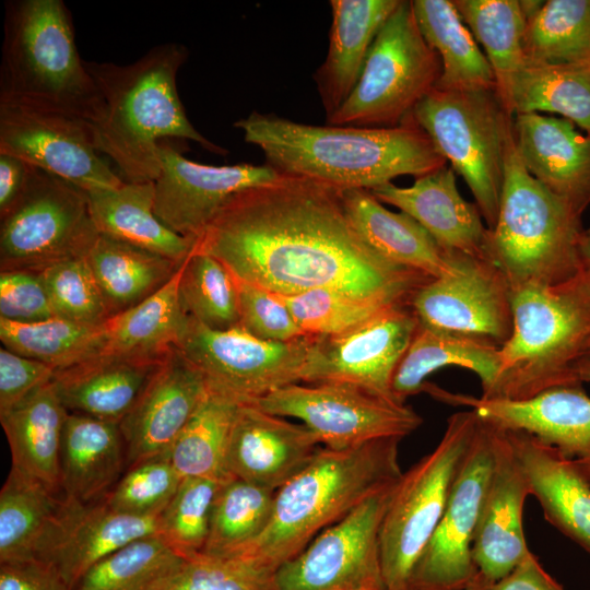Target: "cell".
<instances>
[{
    "label": "cell",
    "instance_id": "cell-14",
    "mask_svg": "<svg viewBox=\"0 0 590 590\" xmlns=\"http://www.w3.org/2000/svg\"><path fill=\"white\" fill-rule=\"evenodd\" d=\"M312 339L305 335L286 342L264 341L240 326L217 330L188 316L176 347L211 388L239 401H251L302 382Z\"/></svg>",
    "mask_w": 590,
    "mask_h": 590
},
{
    "label": "cell",
    "instance_id": "cell-28",
    "mask_svg": "<svg viewBox=\"0 0 590 590\" xmlns=\"http://www.w3.org/2000/svg\"><path fill=\"white\" fill-rule=\"evenodd\" d=\"M548 522L590 553V484L575 462L536 437L505 429Z\"/></svg>",
    "mask_w": 590,
    "mask_h": 590
},
{
    "label": "cell",
    "instance_id": "cell-38",
    "mask_svg": "<svg viewBox=\"0 0 590 590\" xmlns=\"http://www.w3.org/2000/svg\"><path fill=\"white\" fill-rule=\"evenodd\" d=\"M411 2L423 37L440 58L441 74L435 87H496V78L491 63L460 16L453 1Z\"/></svg>",
    "mask_w": 590,
    "mask_h": 590
},
{
    "label": "cell",
    "instance_id": "cell-46",
    "mask_svg": "<svg viewBox=\"0 0 590 590\" xmlns=\"http://www.w3.org/2000/svg\"><path fill=\"white\" fill-rule=\"evenodd\" d=\"M184 560L161 534L143 536L95 564L72 590H142Z\"/></svg>",
    "mask_w": 590,
    "mask_h": 590
},
{
    "label": "cell",
    "instance_id": "cell-59",
    "mask_svg": "<svg viewBox=\"0 0 590 590\" xmlns=\"http://www.w3.org/2000/svg\"><path fill=\"white\" fill-rule=\"evenodd\" d=\"M522 14L528 22L530 19H532L543 7L544 1L539 0H523L519 1Z\"/></svg>",
    "mask_w": 590,
    "mask_h": 590
},
{
    "label": "cell",
    "instance_id": "cell-47",
    "mask_svg": "<svg viewBox=\"0 0 590 590\" xmlns=\"http://www.w3.org/2000/svg\"><path fill=\"white\" fill-rule=\"evenodd\" d=\"M275 296L288 308L303 333L315 338L345 333L392 307L409 306L364 300L329 288Z\"/></svg>",
    "mask_w": 590,
    "mask_h": 590
},
{
    "label": "cell",
    "instance_id": "cell-2",
    "mask_svg": "<svg viewBox=\"0 0 590 590\" xmlns=\"http://www.w3.org/2000/svg\"><path fill=\"white\" fill-rule=\"evenodd\" d=\"M234 127L280 174L340 191L371 190L398 176L417 178L447 165L411 116L394 127L314 126L252 111Z\"/></svg>",
    "mask_w": 590,
    "mask_h": 590
},
{
    "label": "cell",
    "instance_id": "cell-23",
    "mask_svg": "<svg viewBox=\"0 0 590 590\" xmlns=\"http://www.w3.org/2000/svg\"><path fill=\"white\" fill-rule=\"evenodd\" d=\"M316 435L241 401L229 435L226 469L233 479L276 492L315 457Z\"/></svg>",
    "mask_w": 590,
    "mask_h": 590
},
{
    "label": "cell",
    "instance_id": "cell-41",
    "mask_svg": "<svg viewBox=\"0 0 590 590\" xmlns=\"http://www.w3.org/2000/svg\"><path fill=\"white\" fill-rule=\"evenodd\" d=\"M526 63L590 66V0H547L527 22Z\"/></svg>",
    "mask_w": 590,
    "mask_h": 590
},
{
    "label": "cell",
    "instance_id": "cell-57",
    "mask_svg": "<svg viewBox=\"0 0 590 590\" xmlns=\"http://www.w3.org/2000/svg\"><path fill=\"white\" fill-rule=\"evenodd\" d=\"M33 166L7 153H0V217L7 214L24 192Z\"/></svg>",
    "mask_w": 590,
    "mask_h": 590
},
{
    "label": "cell",
    "instance_id": "cell-51",
    "mask_svg": "<svg viewBox=\"0 0 590 590\" xmlns=\"http://www.w3.org/2000/svg\"><path fill=\"white\" fill-rule=\"evenodd\" d=\"M142 590H271V581L234 560L198 554Z\"/></svg>",
    "mask_w": 590,
    "mask_h": 590
},
{
    "label": "cell",
    "instance_id": "cell-8",
    "mask_svg": "<svg viewBox=\"0 0 590 590\" xmlns=\"http://www.w3.org/2000/svg\"><path fill=\"white\" fill-rule=\"evenodd\" d=\"M411 117L463 177L485 224L493 229L514 118L496 87H434Z\"/></svg>",
    "mask_w": 590,
    "mask_h": 590
},
{
    "label": "cell",
    "instance_id": "cell-1",
    "mask_svg": "<svg viewBox=\"0 0 590 590\" xmlns=\"http://www.w3.org/2000/svg\"><path fill=\"white\" fill-rule=\"evenodd\" d=\"M194 249L275 295L329 288L411 306L417 290L433 280L374 251L351 224L342 191L287 175L229 198Z\"/></svg>",
    "mask_w": 590,
    "mask_h": 590
},
{
    "label": "cell",
    "instance_id": "cell-33",
    "mask_svg": "<svg viewBox=\"0 0 590 590\" xmlns=\"http://www.w3.org/2000/svg\"><path fill=\"white\" fill-rule=\"evenodd\" d=\"M92 220L99 234L184 262L194 240L170 229L155 213L154 181H123L114 188L86 192Z\"/></svg>",
    "mask_w": 590,
    "mask_h": 590
},
{
    "label": "cell",
    "instance_id": "cell-22",
    "mask_svg": "<svg viewBox=\"0 0 590 590\" xmlns=\"http://www.w3.org/2000/svg\"><path fill=\"white\" fill-rule=\"evenodd\" d=\"M494 427V464L472 543L477 574L491 585L509 575L531 552L522 521L529 482L507 432Z\"/></svg>",
    "mask_w": 590,
    "mask_h": 590
},
{
    "label": "cell",
    "instance_id": "cell-5",
    "mask_svg": "<svg viewBox=\"0 0 590 590\" xmlns=\"http://www.w3.org/2000/svg\"><path fill=\"white\" fill-rule=\"evenodd\" d=\"M0 101L98 122L105 105L85 68L72 17L61 0L5 3Z\"/></svg>",
    "mask_w": 590,
    "mask_h": 590
},
{
    "label": "cell",
    "instance_id": "cell-7",
    "mask_svg": "<svg viewBox=\"0 0 590 590\" xmlns=\"http://www.w3.org/2000/svg\"><path fill=\"white\" fill-rule=\"evenodd\" d=\"M570 203L539 182L509 141L496 224L488 257L510 288L555 285L580 272L579 240L585 232Z\"/></svg>",
    "mask_w": 590,
    "mask_h": 590
},
{
    "label": "cell",
    "instance_id": "cell-34",
    "mask_svg": "<svg viewBox=\"0 0 590 590\" xmlns=\"http://www.w3.org/2000/svg\"><path fill=\"white\" fill-rule=\"evenodd\" d=\"M68 414L51 380L0 415L12 467L59 492H63L60 460Z\"/></svg>",
    "mask_w": 590,
    "mask_h": 590
},
{
    "label": "cell",
    "instance_id": "cell-53",
    "mask_svg": "<svg viewBox=\"0 0 590 590\" xmlns=\"http://www.w3.org/2000/svg\"><path fill=\"white\" fill-rule=\"evenodd\" d=\"M56 317L39 272H0V318L13 322H37Z\"/></svg>",
    "mask_w": 590,
    "mask_h": 590
},
{
    "label": "cell",
    "instance_id": "cell-61",
    "mask_svg": "<svg viewBox=\"0 0 590 590\" xmlns=\"http://www.w3.org/2000/svg\"><path fill=\"white\" fill-rule=\"evenodd\" d=\"M493 585H491L488 581H486L484 578H482L479 574L475 577V579L472 581V583L465 588L464 590H489V588Z\"/></svg>",
    "mask_w": 590,
    "mask_h": 590
},
{
    "label": "cell",
    "instance_id": "cell-25",
    "mask_svg": "<svg viewBox=\"0 0 590 590\" xmlns=\"http://www.w3.org/2000/svg\"><path fill=\"white\" fill-rule=\"evenodd\" d=\"M512 134L527 170L582 213L590 204V134L568 119L538 113L515 115Z\"/></svg>",
    "mask_w": 590,
    "mask_h": 590
},
{
    "label": "cell",
    "instance_id": "cell-18",
    "mask_svg": "<svg viewBox=\"0 0 590 590\" xmlns=\"http://www.w3.org/2000/svg\"><path fill=\"white\" fill-rule=\"evenodd\" d=\"M457 270L414 294L411 308L423 326L491 341L499 347L512 331L511 288L491 261L456 253Z\"/></svg>",
    "mask_w": 590,
    "mask_h": 590
},
{
    "label": "cell",
    "instance_id": "cell-40",
    "mask_svg": "<svg viewBox=\"0 0 590 590\" xmlns=\"http://www.w3.org/2000/svg\"><path fill=\"white\" fill-rule=\"evenodd\" d=\"M240 402L209 386L198 410L168 450L170 462L182 479H233L226 469V453Z\"/></svg>",
    "mask_w": 590,
    "mask_h": 590
},
{
    "label": "cell",
    "instance_id": "cell-54",
    "mask_svg": "<svg viewBox=\"0 0 590 590\" xmlns=\"http://www.w3.org/2000/svg\"><path fill=\"white\" fill-rule=\"evenodd\" d=\"M55 369L42 362L0 347V415L5 414L38 388L50 382Z\"/></svg>",
    "mask_w": 590,
    "mask_h": 590
},
{
    "label": "cell",
    "instance_id": "cell-49",
    "mask_svg": "<svg viewBox=\"0 0 590 590\" xmlns=\"http://www.w3.org/2000/svg\"><path fill=\"white\" fill-rule=\"evenodd\" d=\"M39 273L56 317L88 326H102L110 318L86 257L59 261Z\"/></svg>",
    "mask_w": 590,
    "mask_h": 590
},
{
    "label": "cell",
    "instance_id": "cell-3",
    "mask_svg": "<svg viewBox=\"0 0 590 590\" xmlns=\"http://www.w3.org/2000/svg\"><path fill=\"white\" fill-rule=\"evenodd\" d=\"M187 57L185 46L166 43L125 66L84 60L105 105L102 119L92 125L95 146L118 166L125 181L156 180L163 140H191L214 154H227L186 115L176 78Z\"/></svg>",
    "mask_w": 590,
    "mask_h": 590
},
{
    "label": "cell",
    "instance_id": "cell-12",
    "mask_svg": "<svg viewBox=\"0 0 590 590\" xmlns=\"http://www.w3.org/2000/svg\"><path fill=\"white\" fill-rule=\"evenodd\" d=\"M245 402L273 415L300 420L332 450L384 438L402 439L423 423L405 403L341 382L291 384Z\"/></svg>",
    "mask_w": 590,
    "mask_h": 590
},
{
    "label": "cell",
    "instance_id": "cell-50",
    "mask_svg": "<svg viewBox=\"0 0 590 590\" xmlns=\"http://www.w3.org/2000/svg\"><path fill=\"white\" fill-rule=\"evenodd\" d=\"M181 481L167 451L128 468L104 502L113 510L123 514L161 515Z\"/></svg>",
    "mask_w": 590,
    "mask_h": 590
},
{
    "label": "cell",
    "instance_id": "cell-19",
    "mask_svg": "<svg viewBox=\"0 0 590 590\" xmlns=\"http://www.w3.org/2000/svg\"><path fill=\"white\" fill-rule=\"evenodd\" d=\"M160 163L154 181L155 213L170 229L194 241L229 198L282 176L268 164L196 163L170 145L169 140L160 142Z\"/></svg>",
    "mask_w": 590,
    "mask_h": 590
},
{
    "label": "cell",
    "instance_id": "cell-21",
    "mask_svg": "<svg viewBox=\"0 0 590 590\" xmlns=\"http://www.w3.org/2000/svg\"><path fill=\"white\" fill-rule=\"evenodd\" d=\"M208 390L203 374L174 346L119 423L127 468L167 452Z\"/></svg>",
    "mask_w": 590,
    "mask_h": 590
},
{
    "label": "cell",
    "instance_id": "cell-30",
    "mask_svg": "<svg viewBox=\"0 0 590 590\" xmlns=\"http://www.w3.org/2000/svg\"><path fill=\"white\" fill-rule=\"evenodd\" d=\"M400 0H331L328 54L316 71L327 118L350 96L361 76L369 48Z\"/></svg>",
    "mask_w": 590,
    "mask_h": 590
},
{
    "label": "cell",
    "instance_id": "cell-26",
    "mask_svg": "<svg viewBox=\"0 0 590 590\" xmlns=\"http://www.w3.org/2000/svg\"><path fill=\"white\" fill-rule=\"evenodd\" d=\"M42 560L50 563L72 590L95 564L130 542L158 533L160 515L115 511L104 498L83 505L70 498Z\"/></svg>",
    "mask_w": 590,
    "mask_h": 590
},
{
    "label": "cell",
    "instance_id": "cell-42",
    "mask_svg": "<svg viewBox=\"0 0 590 590\" xmlns=\"http://www.w3.org/2000/svg\"><path fill=\"white\" fill-rule=\"evenodd\" d=\"M0 340L8 350L55 370L97 356L104 343L103 324L88 326L60 317L27 323L0 318Z\"/></svg>",
    "mask_w": 590,
    "mask_h": 590
},
{
    "label": "cell",
    "instance_id": "cell-4",
    "mask_svg": "<svg viewBox=\"0 0 590 590\" xmlns=\"http://www.w3.org/2000/svg\"><path fill=\"white\" fill-rule=\"evenodd\" d=\"M400 438L346 450L320 447L310 462L280 487L264 530L234 560L270 580L318 534L402 475Z\"/></svg>",
    "mask_w": 590,
    "mask_h": 590
},
{
    "label": "cell",
    "instance_id": "cell-35",
    "mask_svg": "<svg viewBox=\"0 0 590 590\" xmlns=\"http://www.w3.org/2000/svg\"><path fill=\"white\" fill-rule=\"evenodd\" d=\"M447 366L473 371L480 378L482 397H485L499 375V346L487 340L429 328L418 322L393 375V396L404 403L408 397L424 391L429 375Z\"/></svg>",
    "mask_w": 590,
    "mask_h": 590
},
{
    "label": "cell",
    "instance_id": "cell-6",
    "mask_svg": "<svg viewBox=\"0 0 590 590\" xmlns=\"http://www.w3.org/2000/svg\"><path fill=\"white\" fill-rule=\"evenodd\" d=\"M512 331L499 347L500 369L481 398L524 400L581 382L577 370L590 343V276L511 290ZM582 384V382H581Z\"/></svg>",
    "mask_w": 590,
    "mask_h": 590
},
{
    "label": "cell",
    "instance_id": "cell-9",
    "mask_svg": "<svg viewBox=\"0 0 590 590\" xmlns=\"http://www.w3.org/2000/svg\"><path fill=\"white\" fill-rule=\"evenodd\" d=\"M479 422L472 409L450 415L437 446L398 480L379 535L387 590H408L413 570L442 517Z\"/></svg>",
    "mask_w": 590,
    "mask_h": 590
},
{
    "label": "cell",
    "instance_id": "cell-43",
    "mask_svg": "<svg viewBox=\"0 0 590 590\" xmlns=\"http://www.w3.org/2000/svg\"><path fill=\"white\" fill-rule=\"evenodd\" d=\"M460 16L480 44L500 94L524 64L527 21L518 0H453Z\"/></svg>",
    "mask_w": 590,
    "mask_h": 590
},
{
    "label": "cell",
    "instance_id": "cell-31",
    "mask_svg": "<svg viewBox=\"0 0 590 590\" xmlns=\"http://www.w3.org/2000/svg\"><path fill=\"white\" fill-rule=\"evenodd\" d=\"M64 495L83 505L102 500L127 467L125 440L116 422L69 413L61 442Z\"/></svg>",
    "mask_w": 590,
    "mask_h": 590
},
{
    "label": "cell",
    "instance_id": "cell-29",
    "mask_svg": "<svg viewBox=\"0 0 590 590\" xmlns=\"http://www.w3.org/2000/svg\"><path fill=\"white\" fill-rule=\"evenodd\" d=\"M342 199L355 231L385 260L430 279L457 270L456 253L442 249L409 214L388 210L365 189L342 191Z\"/></svg>",
    "mask_w": 590,
    "mask_h": 590
},
{
    "label": "cell",
    "instance_id": "cell-11",
    "mask_svg": "<svg viewBox=\"0 0 590 590\" xmlns=\"http://www.w3.org/2000/svg\"><path fill=\"white\" fill-rule=\"evenodd\" d=\"M0 220L1 271L39 272L86 257L99 236L86 192L34 166L24 192Z\"/></svg>",
    "mask_w": 590,
    "mask_h": 590
},
{
    "label": "cell",
    "instance_id": "cell-55",
    "mask_svg": "<svg viewBox=\"0 0 590 590\" xmlns=\"http://www.w3.org/2000/svg\"><path fill=\"white\" fill-rule=\"evenodd\" d=\"M0 590H71L59 571L39 559L2 563Z\"/></svg>",
    "mask_w": 590,
    "mask_h": 590
},
{
    "label": "cell",
    "instance_id": "cell-24",
    "mask_svg": "<svg viewBox=\"0 0 590 590\" xmlns=\"http://www.w3.org/2000/svg\"><path fill=\"white\" fill-rule=\"evenodd\" d=\"M369 191L412 216L447 252L491 261L489 228L477 205L460 194L450 165L417 177L409 187L388 182Z\"/></svg>",
    "mask_w": 590,
    "mask_h": 590
},
{
    "label": "cell",
    "instance_id": "cell-27",
    "mask_svg": "<svg viewBox=\"0 0 590 590\" xmlns=\"http://www.w3.org/2000/svg\"><path fill=\"white\" fill-rule=\"evenodd\" d=\"M166 355L102 354L56 370L52 382L69 413L119 424L133 409Z\"/></svg>",
    "mask_w": 590,
    "mask_h": 590
},
{
    "label": "cell",
    "instance_id": "cell-36",
    "mask_svg": "<svg viewBox=\"0 0 590 590\" xmlns=\"http://www.w3.org/2000/svg\"><path fill=\"white\" fill-rule=\"evenodd\" d=\"M184 262L154 294L103 324L98 355L163 356L176 346L188 320L179 296Z\"/></svg>",
    "mask_w": 590,
    "mask_h": 590
},
{
    "label": "cell",
    "instance_id": "cell-48",
    "mask_svg": "<svg viewBox=\"0 0 590 590\" xmlns=\"http://www.w3.org/2000/svg\"><path fill=\"white\" fill-rule=\"evenodd\" d=\"M225 482L184 477L160 515L158 534L185 558L204 550L215 498Z\"/></svg>",
    "mask_w": 590,
    "mask_h": 590
},
{
    "label": "cell",
    "instance_id": "cell-32",
    "mask_svg": "<svg viewBox=\"0 0 590 590\" xmlns=\"http://www.w3.org/2000/svg\"><path fill=\"white\" fill-rule=\"evenodd\" d=\"M68 505L63 492L11 467L0 492V563L40 560Z\"/></svg>",
    "mask_w": 590,
    "mask_h": 590
},
{
    "label": "cell",
    "instance_id": "cell-10",
    "mask_svg": "<svg viewBox=\"0 0 590 590\" xmlns=\"http://www.w3.org/2000/svg\"><path fill=\"white\" fill-rule=\"evenodd\" d=\"M441 62L417 25L412 2L400 0L377 33L361 76L328 125L394 127L437 85Z\"/></svg>",
    "mask_w": 590,
    "mask_h": 590
},
{
    "label": "cell",
    "instance_id": "cell-13",
    "mask_svg": "<svg viewBox=\"0 0 590 590\" xmlns=\"http://www.w3.org/2000/svg\"><path fill=\"white\" fill-rule=\"evenodd\" d=\"M371 494L272 576L271 590H387L379 535L396 484Z\"/></svg>",
    "mask_w": 590,
    "mask_h": 590
},
{
    "label": "cell",
    "instance_id": "cell-58",
    "mask_svg": "<svg viewBox=\"0 0 590 590\" xmlns=\"http://www.w3.org/2000/svg\"><path fill=\"white\" fill-rule=\"evenodd\" d=\"M580 271L590 276V231L583 232L578 246Z\"/></svg>",
    "mask_w": 590,
    "mask_h": 590
},
{
    "label": "cell",
    "instance_id": "cell-52",
    "mask_svg": "<svg viewBox=\"0 0 590 590\" xmlns=\"http://www.w3.org/2000/svg\"><path fill=\"white\" fill-rule=\"evenodd\" d=\"M236 280L239 326L245 331L272 342H286L305 337L288 308L275 295L237 278Z\"/></svg>",
    "mask_w": 590,
    "mask_h": 590
},
{
    "label": "cell",
    "instance_id": "cell-37",
    "mask_svg": "<svg viewBox=\"0 0 590 590\" xmlns=\"http://www.w3.org/2000/svg\"><path fill=\"white\" fill-rule=\"evenodd\" d=\"M86 259L110 317L154 294L182 264L102 234Z\"/></svg>",
    "mask_w": 590,
    "mask_h": 590
},
{
    "label": "cell",
    "instance_id": "cell-60",
    "mask_svg": "<svg viewBox=\"0 0 590 590\" xmlns=\"http://www.w3.org/2000/svg\"><path fill=\"white\" fill-rule=\"evenodd\" d=\"M577 376L581 382H590V361L582 362L579 365Z\"/></svg>",
    "mask_w": 590,
    "mask_h": 590
},
{
    "label": "cell",
    "instance_id": "cell-17",
    "mask_svg": "<svg viewBox=\"0 0 590 590\" xmlns=\"http://www.w3.org/2000/svg\"><path fill=\"white\" fill-rule=\"evenodd\" d=\"M417 327L411 306H396L345 333L314 337L302 382L349 384L398 401L393 375Z\"/></svg>",
    "mask_w": 590,
    "mask_h": 590
},
{
    "label": "cell",
    "instance_id": "cell-39",
    "mask_svg": "<svg viewBox=\"0 0 590 590\" xmlns=\"http://www.w3.org/2000/svg\"><path fill=\"white\" fill-rule=\"evenodd\" d=\"M499 96L512 117L558 114L590 134V66L526 63Z\"/></svg>",
    "mask_w": 590,
    "mask_h": 590
},
{
    "label": "cell",
    "instance_id": "cell-20",
    "mask_svg": "<svg viewBox=\"0 0 590 590\" xmlns=\"http://www.w3.org/2000/svg\"><path fill=\"white\" fill-rule=\"evenodd\" d=\"M446 403L468 406L504 429L528 433L571 459L590 484V397L581 382L556 386L524 400L475 398L429 385Z\"/></svg>",
    "mask_w": 590,
    "mask_h": 590
},
{
    "label": "cell",
    "instance_id": "cell-44",
    "mask_svg": "<svg viewBox=\"0 0 590 590\" xmlns=\"http://www.w3.org/2000/svg\"><path fill=\"white\" fill-rule=\"evenodd\" d=\"M274 495L273 491L243 480L225 482L215 498L201 554L229 558L249 545L268 524Z\"/></svg>",
    "mask_w": 590,
    "mask_h": 590
},
{
    "label": "cell",
    "instance_id": "cell-56",
    "mask_svg": "<svg viewBox=\"0 0 590 590\" xmlns=\"http://www.w3.org/2000/svg\"><path fill=\"white\" fill-rule=\"evenodd\" d=\"M489 590H565L530 552L524 559Z\"/></svg>",
    "mask_w": 590,
    "mask_h": 590
},
{
    "label": "cell",
    "instance_id": "cell-62",
    "mask_svg": "<svg viewBox=\"0 0 590 590\" xmlns=\"http://www.w3.org/2000/svg\"><path fill=\"white\" fill-rule=\"evenodd\" d=\"M586 361H590V343H589V346H588V350H587V353H586V358L583 362Z\"/></svg>",
    "mask_w": 590,
    "mask_h": 590
},
{
    "label": "cell",
    "instance_id": "cell-15",
    "mask_svg": "<svg viewBox=\"0 0 590 590\" xmlns=\"http://www.w3.org/2000/svg\"><path fill=\"white\" fill-rule=\"evenodd\" d=\"M494 453L495 427L480 417L442 517L413 570L408 590H464L477 576L472 543Z\"/></svg>",
    "mask_w": 590,
    "mask_h": 590
},
{
    "label": "cell",
    "instance_id": "cell-16",
    "mask_svg": "<svg viewBox=\"0 0 590 590\" xmlns=\"http://www.w3.org/2000/svg\"><path fill=\"white\" fill-rule=\"evenodd\" d=\"M0 153L14 155L85 192L125 181L101 157L92 125L54 110L0 101Z\"/></svg>",
    "mask_w": 590,
    "mask_h": 590
},
{
    "label": "cell",
    "instance_id": "cell-45",
    "mask_svg": "<svg viewBox=\"0 0 590 590\" xmlns=\"http://www.w3.org/2000/svg\"><path fill=\"white\" fill-rule=\"evenodd\" d=\"M179 296L185 312L209 328L239 326L236 278L220 260L194 247L184 262Z\"/></svg>",
    "mask_w": 590,
    "mask_h": 590
}]
</instances>
